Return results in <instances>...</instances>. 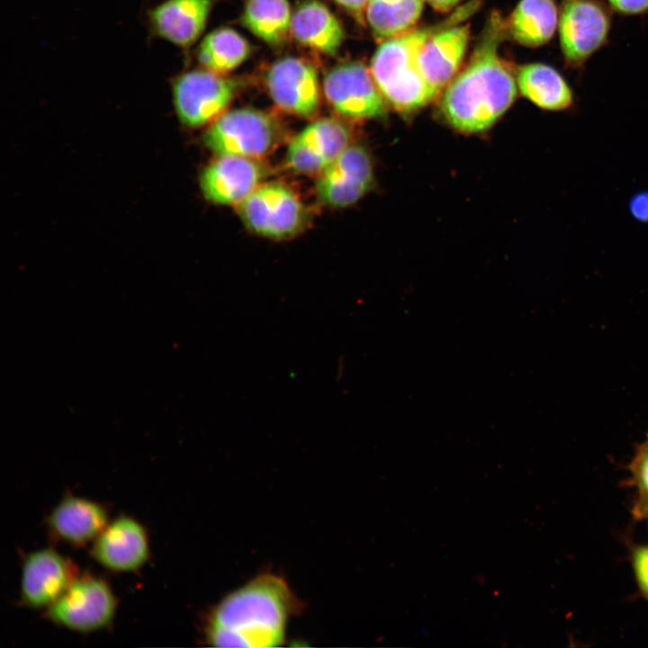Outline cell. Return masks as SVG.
<instances>
[{
  "mask_svg": "<svg viewBox=\"0 0 648 648\" xmlns=\"http://www.w3.org/2000/svg\"><path fill=\"white\" fill-rule=\"evenodd\" d=\"M507 34V22L498 11L492 12L469 63L445 89L440 111L454 129L464 133L484 131L515 101L514 72L499 55Z\"/></svg>",
  "mask_w": 648,
  "mask_h": 648,
  "instance_id": "6da1fadb",
  "label": "cell"
},
{
  "mask_svg": "<svg viewBox=\"0 0 648 648\" xmlns=\"http://www.w3.org/2000/svg\"><path fill=\"white\" fill-rule=\"evenodd\" d=\"M302 602L280 575L265 572L231 591L205 620L204 638L214 647H276Z\"/></svg>",
  "mask_w": 648,
  "mask_h": 648,
  "instance_id": "7a4b0ae2",
  "label": "cell"
},
{
  "mask_svg": "<svg viewBox=\"0 0 648 648\" xmlns=\"http://www.w3.org/2000/svg\"><path fill=\"white\" fill-rule=\"evenodd\" d=\"M441 23L388 39L372 58L376 86L385 101L402 113L415 112L436 97L418 70L417 54Z\"/></svg>",
  "mask_w": 648,
  "mask_h": 648,
  "instance_id": "3957f363",
  "label": "cell"
},
{
  "mask_svg": "<svg viewBox=\"0 0 648 648\" xmlns=\"http://www.w3.org/2000/svg\"><path fill=\"white\" fill-rule=\"evenodd\" d=\"M612 13L601 0H562L557 31L568 68L582 70L587 61L608 43Z\"/></svg>",
  "mask_w": 648,
  "mask_h": 648,
  "instance_id": "277c9868",
  "label": "cell"
},
{
  "mask_svg": "<svg viewBox=\"0 0 648 648\" xmlns=\"http://www.w3.org/2000/svg\"><path fill=\"white\" fill-rule=\"evenodd\" d=\"M281 137L269 114L248 108L223 112L203 134V142L218 156L257 158L271 152Z\"/></svg>",
  "mask_w": 648,
  "mask_h": 648,
  "instance_id": "5b68a950",
  "label": "cell"
},
{
  "mask_svg": "<svg viewBox=\"0 0 648 648\" xmlns=\"http://www.w3.org/2000/svg\"><path fill=\"white\" fill-rule=\"evenodd\" d=\"M238 214L249 230L272 238L292 237L308 220L307 209L298 196L277 183L258 185L238 204Z\"/></svg>",
  "mask_w": 648,
  "mask_h": 648,
  "instance_id": "8992f818",
  "label": "cell"
},
{
  "mask_svg": "<svg viewBox=\"0 0 648 648\" xmlns=\"http://www.w3.org/2000/svg\"><path fill=\"white\" fill-rule=\"evenodd\" d=\"M173 104L180 122L196 128L220 116L234 97L237 84L207 68L177 74L170 82Z\"/></svg>",
  "mask_w": 648,
  "mask_h": 648,
  "instance_id": "52a82bcc",
  "label": "cell"
},
{
  "mask_svg": "<svg viewBox=\"0 0 648 648\" xmlns=\"http://www.w3.org/2000/svg\"><path fill=\"white\" fill-rule=\"evenodd\" d=\"M479 6L478 1L458 8L421 45L417 54L418 70L436 96L453 80L464 56L469 25H454L467 18Z\"/></svg>",
  "mask_w": 648,
  "mask_h": 648,
  "instance_id": "ba28073f",
  "label": "cell"
},
{
  "mask_svg": "<svg viewBox=\"0 0 648 648\" xmlns=\"http://www.w3.org/2000/svg\"><path fill=\"white\" fill-rule=\"evenodd\" d=\"M116 599L104 580L93 576L76 578L61 596L48 608L55 623L79 632L106 626L113 618Z\"/></svg>",
  "mask_w": 648,
  "mask_h": 648,
  "instance_id": "9c48e42d",
  "label": "cell"
},
{
  "mask_svg": "<svg viewBox=\"0 0 648 648\" xmlns=\"http://www.w3.org/2000/svg\"><path fill=\"white\" fill-rule=\"evenodd\" d=\"M325 96L339 114L351 119H375L386 113V103L374 77L360 62L331 68L323 81Z\"/></svg>",
  "mask_w": 648,
  "mask_h": 648,
  "instance_id": "30bf717a",
  "label": "cell"
},
{
  "mask_svg": "<svg viewBox=\"0 0 648 648\" xmlns=\"http://www.w3.org/2000/svg\"><path fill=\"white\" fill-rule=\"evenodd\" d=\"M373 182L370 155L364 147L350 144L319 175L316 191L323 203L342 208L359 201Z\"/></svg>",
  "mask_w": 648,
  "mask_h": 648,
  "instance_id": "8fae6325",
  "label": "cell"
},
{
  "mask_svg": "<svg viewBox=\"0 0 648 648\" xmlns=\"http://www.w3.org/2000/svg\"><path fill=\"white\" fill-rule=\"evenodd\" d=\"M350 129L338 120L323 118L305 127L290 142L288 166L301 174H320L351 142Z\"/></svg>",
  "mask_w": 648,
  "mask_h": 648,
  "instance_id": "7c38bea8",
  "label": "cell"
},
{
  "mask_svg": "<svg viewBox=\"0 0 648 648\" xmlns=\"http://www.w3.org/2000/svg\"><path fill=\"white\" fill-rule=\"evenodd\" d=\"M274 103L285 112L305 118L314 116L320 103L318 74L304 59L286 57L274 62L266 76Z\"/></svg>",
  "mask_w": 648,
  "mask_h": 648,
  "instance_id": "4fadbf2b",
  "label": "cell"
},
{
  "mask_svg": "<svg viewBox=\"0 0 648 648\" xmlns=\"http://www.w3.org/2000/svg\"><path fill=\"white\" fill-rule=\"evenodd\" d=\"M212 4L213 0H163L146 12L148 35L189 49L203 32Z\"/></svg>",
  "mask_w": 648,
  "mask_h": 648,
  "instance_id": "5bb4252c",
  "label": "cell"
},
{
  "mask_svg": "<svg viewBox=\"0 0 648 648\" xmlns=\"http://www.w3.org/2000/svg\"><path fill=\"white\" fill-rule=\"evenodd\" d=\"M265 173L255 158L219 156L202 170L200 186L205 199L213 203L238 205L261 184Z\"/></svg>",
  "mask_w": 648,
  "mask_h": 648,
  "instance_id": "9a60e30c",
  "label": "cell"
},
{
  "mask_svg": "<svg viewBox=\"0 0 648 648\" xmlns=\"http://www.w3.org/2000/svg\"><path fill=\"white\" fill-rule=\"evenodd\" d=\"M76 578L70 561L52 549H40L25 559L21 580L23 602L32 608H49Z\"/></svg>",
  "mask_w": 648,
  "mask_h": 648,
  "instance_id": "2e32d148",
  "label": "cell"
},
{
  "mask_svg": "<svg viewBox=\"0 0 648 648\" xmlns=\"http://www.w3.org/2000/svg\"><path fill=\"white\" fill-rule=\"evenodd\" d=\"M148 539L137 520L121 516L108 523L94 539L93 555L98 562L114 572H131L141 567L148 557Z\"/></svg>",
  "mask_w": 648,
  "mask_h": 648,
  "instance_id": "e0dca14e",
  "label": "cell"
},
{
  "mask_svg": "<svg viewBox=\"0 0 648 648\" xmlns=\"http://www.w3.org/2000/svg\"><path fill=\"white\" fill-rule=\"evenodd\" d=\"M108 524L105 508L93 500L69 496L51 511L49 525L60 539L81 545L95 539Z\"/></svg>",
  "mask_w": 648,
  "mask_h": 648,
  "instance_id": "ac0fdd59",
  "label": "cell"
},
{
  "mask_svg": "<svg viewBox=\"0 0 648 648\" xmlns=\"http://www.w3.org/2000/svg\"><path fill=\"white\" fill-rule=\"evenodd\" d=\"M517 83L522 95L549 112H572L576 108L573 89L562 74L544 63L518 68Z\"/></svg>",
  "mask_w": 648,
  "mask_h": 648,
  "instance_id": "d6986e66",
  "label": "cell"
},
{
  "mask_svg": "<svg viewBox=\"0 0 648 648\" xmlns=\"http://www.w3.org/2000/svg\"><path fill=\"white\" fill-rule=\"evenodd\" d=\"M290 32L302 45L333 55L344 40V30L319 0L302 2L292 14Z\"/></svg>",
  "mask_w": 648,
  "mask_h": 648,
  "instance_id": "ffe728a7",
  "label": "cell"
},
{
  "mask_svg": "<svg viewBox=\"0 0 648 648\" xmlns=\"http://www.w3.org/2000/svg\"><path fill=\"white\" fill-rule=\"evenodd\" d=\"M558 21L554 0H520L506 22L507 31L518 43L536 48L552 40Z\"/></svg>",
  "mask_w": 648,
  "mask_h": 648,
  "instance_id": "44dd1931",
  "label": "cell"
},
{
  "mask_svg": "<svg viewBox=\"0 0 648 648\" xmlns=\"http://www.w3.org/2000/svg\"><path fill=\"white\" fill-rule=\"evenodd\" d=\"M250 46L238 32L219 28L207 34L196 51L204 68L223 75L243 63L250 54Z\"/></svg>",
  "mask_w": 648,
  "mask_h": 648,
  "instance_id": "7402d4cb",
  "label": "cell"
},
{
  "mask_svg": "<svg viewBox=\"0 0 648 648\" xmlns=\"http://www.w3.org/2000/svg\"><path fill=\"white\" fill-rule=\"evenodd\" d=\"M288 0H247L242 14L244 25L270 45L284 43L290 32Z\"/></svg>",
  "mask_w": 648,
  "mask_h": 648,
  "instance_id": "603a6c76",
  "label": "cell"
},
{
  "mask_svg": "<svg viewBox=\"0 0 648 648\" xmlns=\"http://www.w3.org/2000/svg\"><path fill=\"white\" fill-rule=\"evenodd\" d=\"M422 10V0H370L366 18L377 37L390 39L408 32Z\"/></svg>",
  "mask_w": 648,
  "mask_h": 648,
  "instance_id": "cb8c5ba5",
  "label": "cell"
},
{
  "mask_svg": "<svg viewBox=\"0 0 648 648\" xmlns=\"http://www.w3.org/2000/svg\"><path fill=\"white\" fill-rule=\"evenodd\" d=\"M629 470L635 489L634 516L640 519L648 518V435L637 446Z\"/></svg>",
  "mask_w": 648,
  "mask_h": 648,
  "instance_id": "d4e9b609",
  "label": "cell"
},
{
  "mask_svg": "<svg viewBox=\"0 0 648 648\" xmlns=\"http://www.w3.org/2000/svg\"><path fill=\"white\" fill-rule=\"evenodd\" d=\"M632 564L639 590L648 599V545H640L633 549Z\"/></svg>",
  "mask_w": 648,
  "mask_h": 648,
  "instance_id": "484cf974",
  "label": "cell"
},
{
  "mask_svg": "<svg viewBox=\"0 0 648 648\" xmlns=\"http://www.w3.org/2000/svg\"><path fill=\"white\" fill-rule=\"evenodd\" d=\"M613 13L624 16H644L648 14V0H606Z\"/></svg>",
  "mask_w": 648,
  "mask_h": 648,
  "instance_id": "4316f807",
  "label": "cell"
},
{
  "mask_svg": "<svg viewBox=\"0 0 648 648\" xmlns=\"http://www.w3.org/2000/svg\"><path fill=\"white\" fill-rule=\"evenodd\" d=\"M627 209L632 218L639 222L648 223V190H639L628 200Z\"/></svg>",
  "mask_w": 648,
  "mask_h": 648,
  "instance_id": "83f0119b",
  "label": "cell"
},
{
  "mask_svg": "<svg viewBox=\"0 0 648 648\" xmlns=\"http://www.w3.org/2000/svg\"><path fill=\"white\" fill-rule=\"evenodd\" d=\"M339 5L355 14H362L370 0H335Z\"/></svg>",
  "mask_w": 648,
  "mask_h": 648,
  "instance_id": "f1b7e54d",
  "label": "cell"
},
{
  "mask_svg": "<svg viewBox=\"0 0 648 648\" xmlns=\"http://www.w3.org/2000/svg\"><path fill=\"white\" fill-rule=\"evenodd\" d=\"M434 9L439 12H447L452 9L460 0H425Z\"/></svg>",
  "mask_w": 648,
  "mask_h": 648,
  "instance_id": "f546056e",
  "label": "cell"
}]
</instances>
